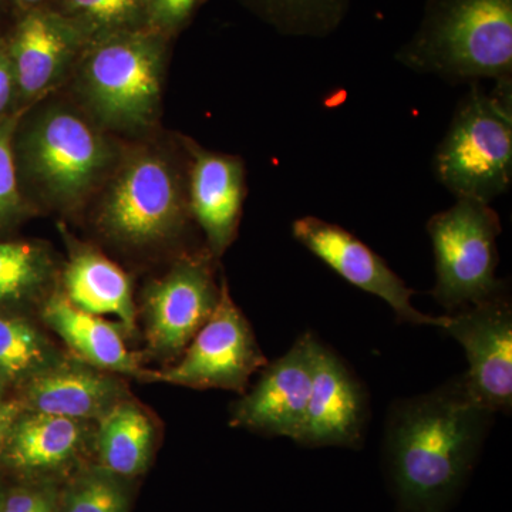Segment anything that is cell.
<instances>
[{
    "label": "cell",
    "instance_id": "obj_25",
    "mask_svg": "<svg viewBox=\"0 0 512 512\" xmlns=\"http://www.w3.org/2000/svg\"><path fill=\"white\" fill-rule=\"evenodd\" d=\"M126 478L96 466L83 468L59 495V512H128Z\"/></svg>",
    "mask_w": 512,
    "mask_h": 512
},
{
    "label": "cell",
    "instance_id": "obj_23",
    "mask_svg": "<svg viewBox=\"0 0 512 512\" xmlns=\"http://www.w3.org/2000/svg\"><path fill=\"white\" fill-rule=\"evenodd\" d=\"M49 6L69 19L87 42L151 28L147 0H52Z\"/></svg>",
    "mask_w": 512,
    "mask_h": 512
},
{
    "label": "cell",
    "instance_id": "obj_26",
    "mask_svg": "<svg viewBox=\"0 0 512 512\" xmlns=\"http://www.w3.org/2000/svg\"><path fill=\"white\" fill-rule=\"evenodd\" d=\"M20 113L0 120V239L9 238L23 222L36 215L20 191L13 158L12 137Z\"/></svg>",
    "mask_w": 512,
    "mask_h": 512
},
{
    "label": "cell",
    "instance_id": "obj_3",
    "mask_svg": "<svg viewBox=\"0 0 512 512\" xmlns=\"http://www.w3.org/2000/svg\"><path fill=\"white\" fill-rule=\"evenodd\" d=\"M153 136L126 141L119 163L87 207L94 229L124 251L168 247L192 220L184 136L175 144Z\"/></svg>",
    "mask_w": 512,
    "mask_h": 512
},
{
    "label": "cell",
    "instance_id": "obj_29",
    "mask_svg": "<svg viewBox=\"0 0 512 512\" xmlns=\"http://www.w3.org/2000/svg\"><path fill=\"white\" fill-rule=\"evenodd\" d=\"M20 113L18 82L5 36L0 35V120Z\"/></svg>",
    "mask_w": 512,
    "mask_h": 512
},
{
    "label": "cell",
    "instance_id": "obj_14",
    "mask_svg": "<svg viewBox=\"0 0 512 512\" xmlns=\"http://www.w3.org/2000/svg\"><path fill=\"white\" fill-rule=\"evenodd\" d=\"M369 394L338 353L315 339L311 399L296 444L359 450L369 421Z\"/></svg>",
    "mask_w": 512,
    "mask_h": 512
},
{
    "label": "cell",
    "instance_id": "obj_20",
    "mask_svg": "<svg viewBox=\"0 0 512 512\" xmlns=\"http://www.w3.org/2000/svg\"><path fill=\"white\" fill-rule=\"evenodd\" d=\"M59 276L45 242L0 239V313L29 316L59 288Z\"/></svg>",
    "mask_w": 512,
    "mask_h": 512
},
{
    "label": "cell",
    "instance_id": "obj_33",
    "mask_svg": "<svg viewBox=\"0 0 512 512\" xmlns=\"http://www.w3.org/2000/svg\"><path fill=\"white\" fill-rule=\"evenodd\" d=\"M6 485L2 483V480H0V501H2L3 497V491H5Z\"/></svg>",
    "mask_w": 512,
    "mask_h": 512
},
{
    "label": "cell",
    "instance_id": "obj_27",
    "mask_svg": "<svg viewBox=\"0 0 512 512\" xmlns=\"http://www.w3.org/2000/svg\"><path fill=\"white\" fill-rule=\"evenodd\" d=\"M0 512H59V494L40 480L6 485Z\"/></svg>",
    "mask_w": 512,
    "mask_h": 512
},
{
    "label": "cell",
    "instance_id": "obj_34",
    "mask_svg": "<svg viewBox=\"0 0 512 512\" xmlns=\"http://www.w3.org/2000/svg\"><path fill=\"white\" fill-rule=\"evenodd\" d=\"M2 3H5V2H3V0H0V6H2Z\"/></svg>",
    "mask_w": 512,
    "mask_h": 512
},
{
    "label": "cell",
    "instance_id": "obj_5",
    "mask_svg": "<svg viewBox=\"0 0 512 512\" xmlns=\"http://www.w3.org/2000/svg\"><path fill=\"white\" fill-rule=\"evenodd\" d=\"M396 60L448 82L512 80V0H426Z\"/></svg>",
    "mask_w": 512,
    "mask_h": 512
},
{
    "label": "cell",
    "instance_id": "obj_22",
    "mask_svg": "<svg viewBox=\"0 0 512 512\" xmlns=\"http://www.w3.org/2000/svg\"><path fill=\"white\" fill-rule=\"evenodd\" d=\"M62 357L30 316L0 313V375L13 392Z\"/></svg>",
    "mask_w": 512,
    "mask_h": 512
},
{
    "label": "cell",
    "instance_id": "obj_16",
    "mask_svg": "<svg viewBox=\"0 0 512 512\" xmlns=\"http://www.w3.org/2000/svg\"><path fill=\"white\" fill-rule=\"evenodd\" d=\"M128 394L111 373L73 357L55 365L16 390L25 412L52 414L79 421H97Z\"/></svg>",
    "mask_w": 512,
    "mask_h": 512
},
{
    "label": "cell",
    "instance_id": "obj_1",
    "mask_svg": "<svg viewBox=\"0 0 512 512\" xmlns=\"http://www.w3.org/2000/svg\"><path fill=\"white\" fill-rule=\"evenodd\" d=\"M494 414L473 396L463 375L392 404L383 461L402 512H446L456 503Z\"/></svg>",
    "mask_w": 512,
    "mask_h": 512
},
{
    "label": "cell",
    "instance_id": "obj_28",
    "mask_svg": "<svg viewBox=\"0 0 512 512\" xmlns=\"http://www.w3.org/2000/svg\"><path fill=\"white\" fill-rule=\"evenodd\" d=\"M204 0H147L151 28L174 39L183 32Z\"/></svg>",
    "mask_w": 512,
    "mask_h": 512
},
{
    "label": "cell",
    "instance_id": "obj_30",
    "mask_svg": "<svg viewBox=\"0 0 512 512\" xmlns=\"http://www.w3.org/2000/svg\"><path fill=\"white\" fill-rule=\"evenodd\" d=\"M22 410V406H20L19 400L15 396L9 397L5 402L0 403V456H2L3 448H5L6 440H8L9 431Z\"/></svg>",
    "mask_w": 512,
    "mask_h": 512
},
{
    "label": "cell",
    "instance_id": "obj_15",
    "mask_svg": "<svg viewBox=\"0 0 512 512\" xmlns=\"http://www.w3.org/2000/svg\"><path fill=\"white\" fill-rule=\"evenodd\" d=\"M184 144L190 156L188 201L192 220L204 234L207 251L218 259L237 237L247 197L244 160L205 150L188 137H184Z\"/></svg>",
    "mask_w": 512,
    "mask_h": 512
},
{
    "label": "cell",
    "instance_id": "obj_9",
    "mask_svg": "<svg viewBox=\"0 0 512 512\" xmlns=\"http://www.w3.org/2000/svg\"><path fill=\"white\" fill-rule=\"evenodd\" d=\"M214 261L207 248L183 255L144 289L147 345L154 356L178 359L210 319L221 288L215 282Z\"/></svg>",
    "mask_w": 512,
    "mask_h": 512
},
{
    "label": "cell",
    "instance_id": "obj_8",
    "mask_svg": "<svg viewBox=\"0 0 512 512\" xmlns=\"http://www.w3.org/2000/svg\"><path fill=\"white\" fill-rule=\"evenodd\" d=\"M174 366L146 370L141 379L190 389L245 393L249 379L266 365L251 325L222 279L217 306Z\"/></svg>",
    "mask_w": 512,
    "mask_h": 512
},
{
    "label": "cell",
    "instance_id": "obj_7",
    "mask_svg": "<svg viewBox=\"0 0 512 512\" xmlns=\"http://www.w3.org/2000/svg\"><path fill=\"white\" fill-rule=\"evenodd\" d=\"M427 232L436 259L431 295L448 313L507 291L495 275L501 222L490 204L457 198L453 207L430 218Z\"/></svg>",
    "mask_w": 512,
    "mask_h": 512
},
{
    "label": "cell",
    "instance_id": "obj_31",
    "mask_svg": "<svg viewBox=\"0 0 512 512\" xmlns=\"http://www.w3.org/2000/svg\"><path fill=\"white\" fill-rule=\"evenodd\" d=\"M3 2L10 6L16 16L28 10L49 6L52 0H3Z\"/></svg>",
    "mask_w": 512,
    "mask_h": 512
},
{
    "label": "cell",
    "instance_id": "obj_17",
    "mask_svg": "<svg viewBox=\"0 0 512 512\" xmlns=\"http://www.w3.org/2000/svg\"><path fill=\"white\" fill-rule=\"evenodd\" d=\"M87 443V421L22 410L9 431L0 466L22 480H40L72 466Z\"/></svg>",
    "mask_w": 512,
    "mask_h": 512
},
{
    "label": "cell",
    "instance_id": "obj_21",
    "mask_svg": "<svg viewBox=\"0 0 512 512\" xmlns=\"http://www.w3.org/2000/svg\"><path fill=\"white\" fill-rule=\"evenodd\" d=\"M156 443V427L146 409L124 397L97 420L94 447L99 466L121 478L143 474Z\"/></svg>",
    "mask_w": 512,
    "mask_h": 512
},
{
    "label": "cell",
    "instance_id": "obj_13",
    "mask_svg": "<svg viewBox=\"0 0 512 512\" xmlns=\"http://www.w3.org/2000/svg\"><path fill=\"white\" fill-rule=\"evenodd\" d=\"M292 235L349 284L383 299L402 322L440 329L446 326V315L437 318L417 311L412 305L413 289L407 288L383 258L340 225L303 217L293 222Z\"/></svg>",
    "mask_w": 512,
    "mask_h": 512
},
{
    "label": "cell",
    "instance_id": "obj_4",
    "mask_svg": "<svg viewBox=\"0 0 512 512\" xmlns=\"http://www.w3.org/2000/svg\"><path fill=\"white\" fill-rule=\"evenodd\" d=\"M171 40L147 28L87 43L64 86L70 99L111 136H153L163 110Z\"/></svg>",
    "mask_w": 512,
    "mask_h": 512
},
{
    "label": "cell",
    "instance_id": "obj_6",
    "mask_svg": "<svg viewBox=\"0 0 512 512\" xmlns=\"http://www.w3.org/2000/svg\"><path fill=\"white\" fill-rule=\"evenodd\" d=\"M434 173L456 198L490 204L512 181V80L478 84L461 100L434 156Z\"/></svg>",
    "mask_w": 512,
    "mask_h": 512
},
{
    "label": "cell",
    "instance_id": "obj_18",
    "mask_svg": "<svg viewBox=\"0 0 512 512\" xmlns=\"http://www.w3.org/2000/svg\"><path fill=\"white\" fill-rule=\"evenodd\" d=\"M67 261L59 276V289L77 308L93 315H110L124 330L136 328V305L130 276L92 245L64 232Z\"/></svg>",
    "mask_w": 512,
    "mask_h": 512
},
{
    "label": "cell",
    "instance_id": "obj_10",
    "mask_svg": "<svg viewBox=\"0 0 512 512\" xmlns=\"http://www.w3.org/2000/svg\"><path fill=\"white\" fill-rule=\"evenodd\" d=\"M3 36L18 82L20 111L63 90L89 43L69 19L50 6L16 15Z\"/></svg>",
    "mask_w": 512,
    "mask_h": 512
},
{
    "label": "cell",
    "instance_id": "obj_2",
    "mask_svg": "<svg viewBox=\"0 0 512 512\" xmlns=\"http://www.w3.org/2000/svg\"><path fill=\"white\" fill-rule=\"evenodd\" d=\"M124 144L69 94H50L23 110L13 131L20 191L36 214H79L113 173Z\"/></svg>",
    "mask_w": 512,
    "mask_h": 512
},
{
    "label": "cell",
    "instance_id": "obj_32",
    "mask_svg": "<svg viewBox=\"0 0 512 512\" xmlns=\"http://www.w3.org/2000/svg\"><path fill=\"white\" fill-rule=\"evenodd\" d=\"M13 389L8 380L0 375V403L5 402L6 399L12 397Z\"/></svg>",
    "mask_w": 512,
    "mask_h": 512
},
{
    "label": "cell",
    "instance_id": "obj_12",
    "mask_svg": "<svg viewBox=\"0 0 512 512\" xmlns=\"http://www.w3.org/2000/svg\"><path fill=\"white\" fill-rule=\"evenodd\" d=\"M315 339L303 333L284 356L266 363L255 386L232 404L231 426L298 439L311 399Z\"/></svg>",
    "mask_w": 512,
    "mask_h": 512
},
{
    "label": "cell",
    "instance_id": "obj_11",
    "mask_svg": "<svg viewBox=\"0 0 512 512\" xmlns=\"http://www.w3.org/2000/svg\"><path fill=\"white\" fill-rule=\"evenodd\" d=\"M443 329L463 346V377L478 402L493 413L512 407V305L507 291L448 313Z\"/></svg>",
    "mask_w": 512,
    "mask_h": 512
},
{
    "label": "cell",
    "instance_id": "obj_19",
    "mask_svg": "<svg viewBox=\"0 0 512 512\" xmlns=\"http://www.w3.org/2000/svg\"><path fill=\"white\" fill-rule=\"evenodd\" d=\"M40 318L72 350L74 357L111 375L141 379L138 357L127 349L123 326L74 306L59 288L39 308ZM124 330V329H123Z\"/></svg>",
    "mask_w": 512,
    "mask_h": 512
},
{
    "label": "cell",
    "instance_id": "obj_24",
    "mask_svg": "<svg viewBox=\"0 0 512 512\" xmlns=\"http://www.w3.org/2000/svg\"><path fill=\"white\" fill-rule=\"evenodd\" d=\"M259 18L288 36L323 37L348 15L349 0H244Z\"/></svg>",
    "mask_w": 512,
    "mask_h": 512
}]
</instances>
